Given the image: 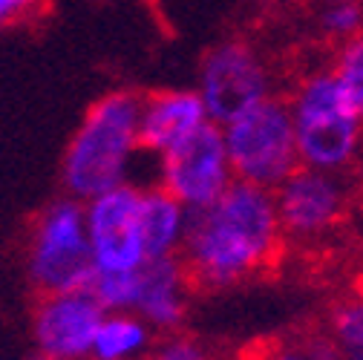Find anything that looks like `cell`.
Here are the masks:
<instances>
[{
	"instance_id": "1",
	"label": "cell",
	"mask_w": 363,
	"mask_h": 360,
	"mask_svg": "<svg viewBox=\"0 0 363 360\" xmlns=\"http://www.w3.org/2000/svg\"><path fill=\"white\" fill-rule=\"evenodd\" d=\"M283 245L274 191L234 179L219 199L191 210L179 257L194 288L222 291L271 271Z\"/></svg>"
},
{
	"instance_id": "3",
	"label": "cell",
	"mask_w": 363,
	"mask_h": 360,
	"mask_svg": "<svg viewBox=\"0 0 363 360\" xmlns=\"http://www.w3.org/2000/svg\"><path fill=\"white\" fill-rule=\"evenodd\" d=\"M294 121L300 164L346 173L363 150V116L343 93L335 72L311 69L286 99Z\"/></svg>"
},
{
	"instance_id": "12",
	"label": "cell",
	"mask_w": 363,
	"mask_h": 360,
	"mask_svg": "<svg viewBox=\"0 0 363 360\" xmlns=\"http://www.w3.org/2000/svg\"><path fill=\"white\" fill-rule=\"evenodd\" d=\"M208 121L211 116L196 89H159V93H150L142 99V150L162 156L173 145L194 136Z\"/></svg>"
},
{
	"instance_id": "23",
	"label": "cell",
	"mask_w": 363,
	"mask_h": 360,
	"mask_svg": "<svg viewBox=\"0 0 363 360\" xmlns=\"http://www.w3.org/2000/svg\"><path fill=\"white\" fill-rule=\"evenodd\" d=\"M308 4L320 9V6H332V4H346V0H308Z\"/></svg>"
},
{
	"instance_id": "8",
	"label": "cell",
	"mask_w": 363,
	"mask_h": 360,
	"mask_svg": "<svg viewBox=\"0 0 363 360\" xmlns=\"http://www.w3.org/2000/svg\"><path fill=\"white\" fill-rule=\"evenodd\" d=\"M159 159V188L188 210H199L219 199L234 182V167L225 147L222 127L208 121L194 136L173 145Z\"/></svg>"
},
{
	"instance_id": "4",
	"label": "cell",
	"mask_w": 363,
	"mask_h": 360,
	"mask_svg": "<svg viewBox=\"0 0 363 360\" xmlns=\"http://www.w3.org/2000/svg\"><path fill=\"white\" fill-rule=\"evenodd\" d=\"M234 179L274 191L300 167L289 101L271 93L228 124H222Z\"/></svg>"
},
{
	"instance_id": "20",
	"label": "cell",
	"mask_w": 363,
	"mask_h": 360,
	"mask_svg": "<svg viewBox=\"0 0 363 360\" xmlns=\"http://www.w3.org/2000/svg\"><path fill=\"white\" fill-rule=\"evenodd\" d=\"M35 6H38V0H0V29L9 26L18 18H23Z\"/></svg>"
},
{
	"instance_id": "22",
	"label": "cell",
	"mask_w": 363,
	"mask_h": 360,
	"mask_svg": "<svg viewBox=\"0 0 363 360\" xmlns=\"http://www.w3.org/2000/svg\"><path fill=\"white\" fill-rule=\"evenodd\" d=\"M349 291L357 294V297H363V265L352 274V286H349Z\"/></svg>"
},
{
	"instance_id": "24",
	"label": "cell",
	"mask_w": 363,
	"mask_h": 360,
	"mask_svg": "<svg viewBox=\"0 0 363 360\" xmlns=\"http://www.w3.org/2000/svg\"><path fill=\"white\" fill-rule=\"evenodd\" d=\"M40 360H55V357H40Z\"/></svg>"
},
{
	"instance_id": "18",
	"label": "cell",
	"mask_w": 363,
	"mask_h": 360,
	"mask_svg": "<svg viewBox=\"0 0 363 360\" xmlns=\"http://www.w3.org/2000/svg\"><path fill=\"white\" fill-rule=\"evenodd\" d=\"M147 360H216V354L194 334L167 332L162 340L153 343Z\"/></svg>"
},
{
	"instance_id": "15",
	"label": "cell",
	"mask_w": 363,
	"mask_h": 360,
	"mask_svg": "<svg viewBox=\"0 0 363 360\" xmlns=\"http://www.w3.org/2000/svg\"><path fill=\"white\" fill-rule=\"evenodd\" d=\"M323 329L337 343L343 360H363V297L352 291L337 297L326 311Z\"/></svg>"
},
{
	"instance_id": "17",
	"label": "cell",
	"mask_w": 363,
	"mask_h": 360,
	"mask_svg": "<svg viewBox=\"0 0 363 360\" xmlns=\"http://www.w3.org/2000/svg\"><path fill=\"white\" fill-rule=\"evenodd\" d=\"M317 26L335 43L352 40L363 35V0H346V4H332L317 9Z\"/></svg>"
},
{
	"instance_id": "9",
	"label": "cell",
	"mask_w": 363,
	"mask_h": 360,
	"mask_svg": "<svg viewBox=\"0 0 363 360\" xmlns=\"http://www.w3.org/2000/svg\"><path fill=\"white\" fill-rule=\"evenodd\" d=\"M96 271H133L147 262L142 240V188L130 182L84 202Z\"/></svg>"
},
{
	"instance_id": "2",
	"label": "cell",
	"mask_w": 363,
	"mask_h": 360,
	"mask_svg": "<svg viewBox=\"0 0 363 360\" xmlns=\"http://www.w3.org/2000/svg\"><path fill=\"white\" fill-rule=\"evenodd\" d=\"M142 99L133 89H113L84 113L61 164L69 196L86 202L127 182V170L142 150Z\"/></svg>"
},
{
	"instance_id": "14",
	"label": "cell",
	"mask_w": 363,
	"mask_h": 360,
	"mask_svg": "<svg viewBox=\"0 0 363 360\" xmlns=\"http://www.w3.org/2000/svg\"><path fill=\"white\" fill-rule=\"evenodd\" d=\"M153 349V329L133 311H107L93 337L89 360H142Z\"/></svg>"
},
{
	"instance_id": "16",
	"label": "cell",
	"mask_w": 363,
	"mask_h": 360,
	"mask_svg": "<svg viewBox=\"0 0 363 360\" xmlns=\"http://www.w3.org/2000/svg\"><path fill=\"white\" fill-rule=\"evenodd\" d=\"M329 69L340 81L343 93L349 96V101L354 104V110L363 116V35L337 43Z\"/></svg>"
},
{
	"instance_id": "7",
	"label": "cell",
	"mask_w": 363,
	"mask_h": 360,
	"mask_svg": "<svg viewBox=\"0 0 363 360\" xmlns=\"http://www.w3.org/2000/svg\"><path fill=\"white\" fill-rule=\"evenodd\" d=\"M274 205L289 242H320L346 222L352 191L343 173L300 164L274 188Z\"/></svg>"
},
{
	"instance_id": "13",
	"label": "cell",
	"mask_w": 363,
	"mask_h": 360,
	"mask_svg": "<svg viewBox=\"0 0 363 360\" xmlns=\"http://www.w3.org/2000/svg\"><path fill=\"white\" fill-rule=\"evenodd\" d=\"M188 216L191 210L159 185L142 191V240L147 259L179 257L188 231Z\"/></svg>"
},
{
	"instance_id": "11",
	"label": "cell",
	"mask_w": 363,
	"mask_h": 360,
	"mask_svg": "<svg viewBox=\"0 0 363 360\" xmlns=\"http://www.w3.org/2000/svg\"><path fill=\"white\" fill-rule=\"evenodd\" d=\"M194 283L182 257H159L135 268V291L130 311L153 332H179L188 320Z\"/></svg>"
},
{
	"instance_id": "19",
	"label": "cell",
	"mask_w": 363,
	"mask_h": 360,
	"mask_svg": "<svg viewBox=\"0 0 363 360\" xmlns=\"http://www.w3.org/2000/svg\"><path fill=\"white\" fill-rule=\"evenodd\" d=\"M294 343L306 351L308 360H343L337 343L332 340V334H329L323 326H317V329H311V332L297 334Z\"/></svg>"
},
{
	"instance_id": "21",
	"label": "cell",
	"mask_w": 363,
	"mask_h": 360,
	"mask_svg": "<svg viewBox=\"0 0 363 360\" xmlns=\"http://www.w3.org/2000/svg\"><path fill=\"white\" fill-rule=\"evenodd\" d=\"M268 360H308V357H306V351H303V349L294 343V337H291L286 346H277L274 351H271Z\"/></svg>"
},
{
	"instance_id": "10",
	"label": "cell",
	"mask_w": 363,
	"mask_h": 360,
	"mask_svg": "<svg viewBox=\"0 0 363 360\" xmlns=\"http://www.w3.org/2000/svg\"><path fill=\"white\" fill-rule=\"evenodd\" d=\"M107 308L89 288L40 294L32 314V334L40 357L89 360L93 337Z\"/></svg>"
},
{
	"instance_id": "5",
	"label": "cell",
	"mask_w": 363,
	"mask_h": 360,
	"mask_svg": "<svg viewBox=\"0 0 363 360\" xmlns=\"http://www.w3.org/2000/svg\"><path fill=\"white\" fill-rule=\"evenodd\" d=\"M26 271L40 294L89 286L96 262L81 199L64 196L38 213L26 245Z\"/></svg>"
},
{
	"instance_id": "6",
	"label": "cell",
	"mask_w": 363,
	"mask_h": 360,
	"mask_svg": "<svg viewBox=\"0 0 363 360\" xmlns=\"http://www.w3.org/2000/svg\"><path fill=\"white\" fill-rule=\"evenodd\" d=\"M196 93L211 121L222 127L271 96V69L254 43L225 38L202 55Z\"/></svg>"
}]
</instances>
